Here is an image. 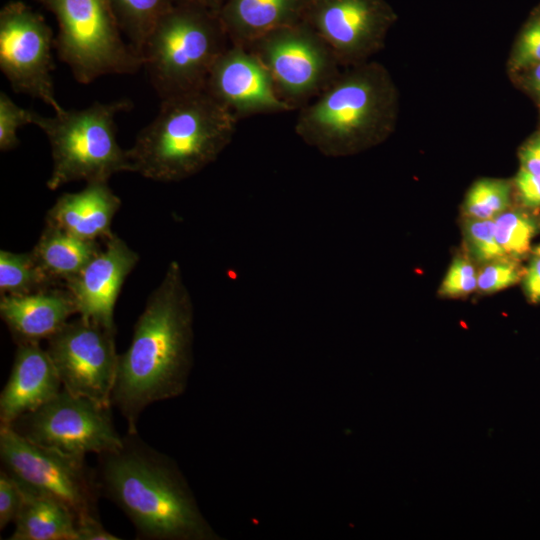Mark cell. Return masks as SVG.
Wrapping results in <instances>:
<instances>
[{
    "label": "cell",
    "instance_id": "obj_4",
    "mask_svg": "<svg viewBox=\"0 0 540 540\" xmlns=\"http://www.w3.org/2000/svg\"><path fill=\"white\" fill-rule=\"evenodd\" d=\"M229 45L218 11L183 2L157 21L140 55L163 100L204 89L212 66Z\"/></svg>",
    "mask_w": 540,
    "mask_h": 540
},
{
    "label": "cell",
    "instance_id": "obj_8",
    "mask_svg": "<svg viewBox=\"0 0 540 540\" xmlns=\"http://www.w3.org/2000/svg\"><path fill=\"white\" fill-rule=\"evenodd\" d=\"M0 460L21 489L56 499L76 518L98 516L101 496L95 467L86 456L34 443L8 427H0Z\"/></svg>",
    "mask_w": 540,
    "mask_h": 540
},
{
    "label": "cell",
    "instance_id": "obj_32",
    "mask_svg": "<svg viewBox=\"0 0 540 540\" xmlns=\"http://www.w3.org/2000/svg\"><path fill=\"white\" fill-rule=\"evenodd\" d=\"M515 184L523 204L527 207L540 206V176L520 168Z\"/></svg>",
    "mask_w": 540,
    "mask_h": 540
},
{
    "label": "cell",
    "instance_id": "obj_21",
    "mask_svg": "<svg viewBox=\"0 0 540 540\" xmlns=\"http://www.w3.org/2000/svg\"><path fill=\"white\" fill-rule=\"evenodd\" d=\"M101 249L96 240L83 239L46 224L32 253L54 284L59 281L65 284Z\"/></svg>",
    "mask_w": 540,
    "mask_h": 540
},
{
    "label": "cell",
    "instance_id": "obj_30",
    "mask_svg": "<svg viewBox=\"0 0 540 540\" xmlns=\"http://www.w3.org/2000/svg\"><path fill=\"white\" fill-rule=\"evenodd\" d=\"M23 501L20 486L4 471H0V530L14 523Z\"/></svg>",
    "mask_w": 540,
    "mask_h": 540
},
{
    "label": "cell",
    "instance_id": "obj_28",
    "mask_svg": "<svg viewBox=\"0 0 540 540\" xmlns=\"http://www.w3.org/2000/svg\"><path fill=\"white\" fill-rule=\"evenodd\" d=\"M520 279L516 263L499 259L489 262L478 274L477 288L483 293H494L510 287Z\"/></svg>",
    "mask_w": 540,
    "mask_h": 540
},
{
    "label": "cell",
    "instance_id": "obj_14",
    "mask_svg": "<svg viewBox=\"0 0 540 540\" xmlns=\"http://www.w3.org/2000/svg\"><path fill=\"white\" fill-rule=\"evenodd\" d=\"M390 19L381 0H307L304 15L338 61L371 49Z\"/></svg>",
    "mask_w": 540,
    "mask_h": 540
},
{
    "label": "cell",
    "instance_id": "obj_10",
    "mask_svg": "<svg viewBox=\"0 0 540 540\" xmlns=\"http://www.w3.org/2000/svg\"><path fill=\"white\" fill-rule=\"evenodd\" d=\"M245 48L259 58L279 95L295 108L338 76V59L305 21L270 32Z\"/></svg>",
    "mask_w": 540,
    "mask_h": 540
},
{
    "label": "cell",
    "instance_id": "obj_13",
    "mask_svg": "<svg viewBox=\"0 0 540 540\" xmlns=\"http://www.w3.org/2000/svg\"><path fill=\"white\" fill-rule=\"evenodd\" d=\"M205 89L238 119L295 109L279 95L259 58L239 45L230 44L217 58Z\"/></svg>",
    "mask_w": 540,
    "mask_h": 540
},
{
    "label": "cell",
    "instance_id": "obj_17",
    "mask_svg": "<svg viewBox=\"0 0 540 540\" xmlns=\"http://www.w3.org/2000/svg\"><path fill=\"white\" fill-rule=\"evenodd\" d=\"M74 314L77 309L66 288H48L21 296L2 295L0 300V316L17 345L48 340Z\"/></svg>",
    "mask_w": 540,
    "mask_h": 540
},
{
    "label": "cell",
    "instance_id": "obj_7",
    "mask_svg": "<svg viewBox=\"0 0 540 540\" xmlns=\"http://www.w3.org/2000/svg\"><path fill=\"white\" fill-rule=\"evenodd\" d=\"M58 22L55 47L74 78L88 84L107 74L143 67L140 54L124 43L109 0H39Z\"/></svg>",
    "mask_w": 540,
    "mask_h": 540
},
{
    "label": "cell",
    "instance_id": "obj_11",
    "mask_svg": "<svg viewBox=\"0 0 540 540\" xmlns=\"http://www.w3.org/2000/svg\"><path fill=\"white\" fill-rule=\"evenodd\" d=\"M116 332L78 317L47 341L62 386L72 394L112 406L118 356Z\"/></svg>",
    "mask_w": 540,
    "mask_h": 540
},
{
    "label": "cell",
    "instance_id": "obj_2",
    "mask_svg": "<svg viewBox=\"0 0 540 540\" xmlns=\"http://www.w3.org/2000/svg\"><path fill=\"white\" fill-rule=\"evenodd\" d=\"M101 496L117 506L140 540H216L177 463L127 432L121 445L97 455Z\"/></svg>",
    "mask_w": 540,
    "mask_h": 540
},
{
    "label": "cell",
    "instance_id": "obj_9",
    "mask_svg": "<svg viewBox=\"0 0 540 540\" xmlns=\"http://www.w3.org/2000/svg\"><path fill=\"white\" fill-rule=\"evenodd\" d=\"M8 428L39 445L80 456L116 449L123 437L114 425L112 406L72 394L64 387Z\"/></svg>",
    "mask_w": 540,
    "mask_h": 540
},
{
    "label": "cell",
    "instance_id": "obj_12",
    "mask_svg": "<svg viewBox=\"0 0 540 540\" xmlns=\"http://www.w3.org/2000/svg\"><path fill=\"white\" fill-rule=\"evenodd\" d=\"M52 32L45 20L21 2L6 5L0 15V68L17 93L64 108L52 79Z\"/></svg>",
    "mask_w": 540,
    "mask_h": 540
},
{
    "label": "cell",
    "instance_id": "obj_37",
    "mask_svg": "<svg viewBox=\"0 0 540 540\" xmlns=\"http://www.w3.org/2000/svg\"><path fill=\"white\" fill-rule=\"evenodd\" d=\"M530 80L533 89L540 95V63L534 67Z\"/></svg>",
    "mask_w": 540,
    "mask_h": 540
},
{
    "label": "cell",
    "instance_id": "obj_20",
    "mask_svg": "<svg viewBox=\"0 0 540 540\" xmlns=\"http://www.w3.org/2000/svg\"><path fill=\"white\" fill-rule=\"evenodd\" d=\"M23 501L9 540H76L77 518L62 502L21 489Z\"/></svg>",
    "mask_w": 540,
    "mask_h": 540
},
{
    "label": "cell",
    "instance_id": "obj_38",
    "mask_svg": "<svg viewBox=\"0 0 540 540\" xmlns=\"http://www.w3.org/2000/svg\"><path fill=\"white\" fill-rule=\"evenodd\" d=\"M533 252L535 255H540V244L533 249Z\"/></svg>",
    "mask_w": 540,
    "mask_h": 540
},
{
    "label": "cell",
    "instance_id": "obj_22",
    "mask_svg": "<svg viewBox=\"0 0 540 540\" xmlns=\"http://www.w3.org/2000/svg\"><path fill=\"white\" fill-rule=\"evenodd\" d=\"M53 284L32 251L29 253L0 251L1 296L27 295L51 288Z\"/></svg>",
    "mask_w": 540,
    "mask_h": 540
},
{
    "label": "cell",
    "instance_id": "obj_34",
    "mask_svg": "<svg viewBox=\"0 0 540 540\" xmlns=\"http://www.w3.org/2000/svg\"><path fill=\"white\" fill-rule=\"evenodd\" d=\"M524 288L531 303L540 302V255H535L530 262L524 279Z\"/></svg>",
    "mask_w": 540,
    "mask_h": 540
},
{
    "label": "cell",
    "instance_id": "obj_6",
    "mask_svg": "<svg viewBox=\"0 0 540 540\" xmlns=\"http://www.w3.org/2000/svg\"><path fill=\"white\" fill-rule=\"evenodd\" d=\"M387 89L367 68L337 76L300 107L295 132L324 156H340L369 142L385 126Z\"/></svg>",
    "mask_w": 540,
    "mask_h": 540
},
{
    "label": "cell",
    "instance_id": "obj_31",
    "mask_svg": "<svg viewBox=\"0 0 540 540\" xmlns=\"http://www.w3.org/2000/svg\"><path fill=\"white\" fill-rule=\"evenodd\" d=\"M514 60L517 67L540 63V18L532 20L523 31Z\"/></svg>",
    "mask_w": 540,
    "mask_h": 540
},
{
    "label": "cell",
    "instance_id": "obj_29",
    "mask_svg": "<svg viewBox=\"0 0 540 540\" xmlns=\"http://www.w3.org/2000/svg\"><path fill=\"white\" fill-rule=\"evenodd\" d=\"M478 274L472 263L465 258H456L450 265L439 293L457 297L471 293L477 288Z\"/></svg>",
    "mask_w": 540,
    "mask_h": 540
},
{
    "label": "cell",
    "instance_id": "obj_18",
    "mask_svg": "<svg viewBox=\"0 0 540 540\" xmlns=\"http://www.w3.org/2000/svg\"><path fill=\"white\" fill-rule=\"evenodd\" d=\"M120 206L121 201L108 182H89L79 192L62 194L47 212L46 224L96 240L112 233L111 223Z\"/></svg>",
    "mask_w": 540,
    "mask_h": 540
},
{
    "label": "cell",
    "instance_id": "obj_25",
    "mask_svg": "<svg viewBox=\"0 0 540 540\" xmlns=\"http://www.w3.org/2000/svg\"><path fill=\"white\" fill-rule=\"evenodd\" d=\"M495 235L506 255L514 258L525 255L537 233L535 220L519 211L503 212L495 219Z\"/></svg>",
    "mask_w": 540,
    "mask_h": 540
},
{
    "label": "cell",
    "instance_id": "obj_26",
    "mask_svg": "<svg viewBox=\"0 0 540 540\" xmlns=\"http://www.w3.org/2000/svg\"><path fill=\"white\" fill-rule=\"evenodd\" d=\"M465 232L472 254L478 261L489 263L505 258L506 254L496 239L494 219H469Z\"/></svg>",
    "mask_w": 540,
    "mask_h": 540
},
{
    "label": "cell",
    "instance_id": "obj_5",
    "mask_svg": "<svg viewBox=\"0 0 540 540\" xmlns=\"http://www.w3.org/2000/svg\"><path fill=\"white\" fill-rule=\"evenodd\" d=\"M132 108L129 99L96 102L81 110L55 112L45 117L34 112L33 124L47 136L51 147L50 190L73 182L104 181L119 172H133L127 150L117 141L115 116Z\"/></svg>",
    "mask_w": 540,
    "mask_h": 540
},
{
    "label": "cell",
    "instance_id": "obj_1",
    "mask_svg": "<svg viewBox=\"0 0 540 540\" xmlns=\"http://www.w3.org/2000/svg\"><path fill=\"white\" fill-rule=\"evenodd\" d=\"M193 319L181 267L172 261L148 297L129 347L118 356L111 404L126 420L127 432H138L148 406L185 391L193 363Z\"/></svg>",
    "mask_w": 540,
    "mask_h": 540
},
{
    "label": "cell",
    "instance_id": "obj_35",
    "mask_svg": "<svg viewBox=\"0 0 540 540\" xmlns=\"http://www.w3.org/2000/svg\"><path fill=\"white\" fill-rule=\"evenodd\" d=\"M521 168L540 176V136L529 141L520 151Z\"/></svg>",
    "mask_w": 540,
    "mask_h": 540
},
{
    "label": "cell",
    "instance_id": "obj_24",
    "mask_svg": "<svg viewBox=\"0 0 540 540\" xmlns=\"http://www.w3.org/2000/svg\"><path fill=\"white\" fill-rule=\"evenodd\" d=\"M510 202V185L503 180L482 179L469 190L464 209L470 219H495Z\"/></svg>",
    "mask_w": 540,
    "mask_h": 540
},
{
    "label": "cell",
    "instance_id": "obj_27",
    "mask_svg": "<svg viewBox=\"0 0 540 540\" xmlns=\"http://www.w3.org/2000/svg\"><path fill=\"white\" fill-rule=\"evenodd\" d=\"M34 112L18 106L4 92L0 93V150L8 151L19 144L18 129L33 124Z\"/></svg>",
    "mask_w": 540,
    "mask_h": 540
},
{
    "label": "cell",
    "instance_id": "obj_15",
    "mask_svg": "<svg viewBox=\"0 0 540 540\" xmlns=\"http://www.w3.org/2000/svg\"><path fill=\"white\" fill-rule=\"evenodd\" d=\"M106 239V246L64 285L80 317L116 332V301L139 256L117 235Z\"/></svg>",
    "mask_w": 540,
    "mask_h": 540
},
{
    "label": "cell",
    "instance_id": "obj_3",
    "mask_svg": "<svg viewBox=\"0 0 540 540\" xmlns=\"http://www.w3.org/2000/svg\"><path fill=\"white\" fill-rule=\"evenodd\" d=\"M237 121L205 88L163 99L127 150L133 172L159 182L189 178L230 144Z\"/></svg>",
    "mask_w": 540,
    "mask_h": 540
},
{
    "label": "cell",
    "instance_id": "obj_16",
    "mask_svg": "<svg viewBox=\"0 0 540 540\" xmlns=\"http://www.w3.org/2000/svg\"><path fill=\"white\" fill-rule=\"evenodd\" d=\"M62 387L46 349L39 343L17 345L9 377L0 393V427H9L20 416L38 409Z\"/></svg>",
    "mask_w": 540,
    "mask_h": 540
},
{
    "label": "cell",
    "instance_id": "obj_33",
    "mask_svg": "<svg viewBox=\"0 0 540 540\" xmlns=\"http://www.w3.org/2000/svg\"><path fill=\"white\" fill-rule=\"evenodd\" d=\"M108 531L98 516H86L76 521V540H119Z\"/></svg>",
    "mask_w": 540,
    "mask_h": 540
},
{
    "label": "cell",
    "instance_id": "obj_36",
    "mask_svg": "<svg viewBox=\"0 0 540 540\" xmlns=\"http://www.w3.org/2000/svg\"><path fill=\"white\" fill-rule=\"evenodd\" d=\"M226 0H185L187 3L197 4L214 11H219Z\"/></svg>",
    "mask_w": 540,
    "mask_h": 540
},
{
    "label": "cell",
    "instance_id": "obj_23",
    "mask_svg": "<svg viewBox=\"0 0 540 540\" xmlns=\"http://www.w3.org/2000/svg\"><path fill=\"white\" fill-rule=\"evenodd\" d=\"M121 30L140 54L157 21L173 6V0H109ZM141 56V55H140Z\"/></svg>",
    "mask_w": 540,
    "mask_h": 540
},
{
    "label": "cell",
    "instance_id": "obj_19",
    "mask_svg": "<svg viewBox=\"0 0 540 540\" xmlns=\"http://www.w3.org/2000/svg\"><path fill=\"white\" fill-rule=\"evenodd\" d=\"M307 0H226L218 11L230 44L246 47L304 21Z\"/></svg>",
    "mask_w": 540,
    "mask_h": 540
}]
</instances>
